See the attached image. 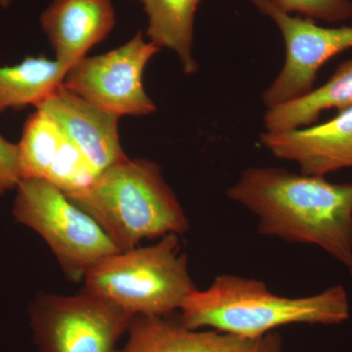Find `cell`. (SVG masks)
<instances>
[{
  "instance_id": "obj_1",
  "label": "cell",
  "mask_w": 352,
  "mask_h": 352,
  "mask_svg": "<svg viewBox=\"0 0 352 352\" xmlns=\"http://www.w3.org/2000/svg\"><path fill=\"white\" fill-rule=\"evenodd\" d=\"M259 220V233L314 245L352 275V183L283 168H251L227 191Z\"/></svg>"
},
{
  "instance_id": "obj_2",
  "label": "cell",
  "mask_w": 352,
  "mask_h": 352,
  "mask_svg": "<svg viewBox=\"0 0 352 352\" xmlns=\"http://www.w3.org/2000/svg\"><path fill=\"white\" fill-rule=\"evenodd\" d=\"M179 311V321L192 330L258 339L289 324L337 325L349 319L351 307L340 285L311 296L287 298L258 280L223 274L208 289H194Z\"/></svg>"
},
{
  "instance_id": "obj_3",
  "label": "cell",
  "mask_w": 352,
  "mask_h": 352,
  "mask_svg": "<svg viewBox=\"0 0 352 352\" xmlns=\"http://www.w3.org/2000/svg\"><path fill=\"white\" fill-rule=\"evenodd\" d=\"M102 227L120 251L146 239L189 229L188 219L159 164L144 159L113 164L82 192L68 196Z\"/></svg>"
},
{
  "instance_id": "obj_4",
  "label": "cell",
  "mask_w": 352,
  "mask_h": 352,
  "mask_svg": "<svg viewBox=\"0 0 352 352\" xmlns=\"http://www.w3.org/2000/svg\"><path fill=\"white\" fill-rule=\"evenodd\" d=\"M177 234L157 244L120 251L104 258L85 276V289L132 316H168L196 289Z\"/></svg>"
},
{
  "instance_id": "obj_5",
  "label": "cell",
  "mask_w": 352,
  "mask_h": 352,
  "mask_svg": "<svg viewBox=\"0 0 352 352\" xmlns=\"http://www.w3.org/2000/svg\"><path fill=\"white\" fill-rule=\"evenodd\" d=\"M16 222L38 233L72 282L120 252L102 227L61 190L41 179H22L13 205Z\"/></svg>"
},
{
  "instance_id": "obj_6",
  "label": "cell",
  "mask_w": 352,
  "mask_h": 352,
  "mask_svg": "<svg viewBox=\"0 0 352 352\" xmlns=\"http://www.w3.org/2000/svg\"><path fill=\"white\" fill-rule=\"evenodd\" d=\"M29 317L38 352H119L134 316L85 289L74 296L43 292Z\"/></svg>"
},
{
  "instance_id": "obj_7",
  "label": "cell",
  "mask_w": 352,
  "mask_h": 352,
  "mask_svg": "<svg viewBox=\"0 0 352 352\" xmlns=\"http://www.w3.org/2000/svg\"><path fill=\"white\" fill-rule=\"evenodd\" d=\"M160 50L152 41H145L139 31L116 50L76 62L67 72L63 85L118 117L151 115L157 106L145 91L143 74Z\"/></svg>"
},
{
  "instance_id": "obj_8",
  "label": "cell",
  "mask_w": 352,
  "mask_h": 352,
  "mask_svg": "<svg viewBox=\"0 0 352 352\" xmlns=\"http://www.w3.org/2000/svg\"><path fill=\"white\" fill-rule=\"evenodd\" d=\"M251 2L277 25L286 45L283 69L263 94V102L267 109L309 94L321 67L331 58L352 48V25L321 27L310 18L291 16L279 10L272 0Z\"/></svg>"
},
{
  "instance_id": "obj_9",
  "label": "cell",
  "mask_w": 352,
  "mask_h": 352,
  "mask_svg": "<svg viewBox=\"0 0 352 352\" xmlns=\"http://www.w3.org/2000/svg\"><path fill=\"white\" fill-rule=\"evenodd\" d=\"M17 145L22 179L45 180L71 196L88 188L99 175L41 111L30 116Z\"/></svg>"
},
{
  "instance_id": "obj_10",
  "label": "cell",
  "mask_w": 352,
  "mask_h": 352,
  "mask_svg": "<svg viewBox=\"0 0 352 352\" xmlns=\"http://www.w3.org/2000/svg\"><path fill=\"white\" fill-rule=\"evenodd\" d=\"M36 108L55 122L98 175L127 159L120 145V117L74 94L63 83Z\"/></svg>"
},
{
  "instance_id": "obj_11",
  "label": "cell",
  "mask_w": 352,
  "mask_h": 352,
  "mask_svg": "<svg viewBox=\"0 0 352 352\" xmlns=\"http://www.w3.org/2000/svg\"><path fill=\"white\" fill-rule=\"evenodd\" d=\"M126 335L119 352H287L277 333L245 339L210 329L192 330L171 315L134 316Z\"/></svg>"
},
{
  "instance_id": "obj_12",
  "label": "cell",
  "mask_w": 352,
  "mask_h": 352,
  "mask_svg": "<svg viewBox=\"0 0 352 352\" xmlns=\"http://www.w3.org/2000/svg\"><path fill=\"white\" fill-rule=\"evenodd\" d=\"M259 142L278 159L295 162L303 175L325 176L352 168V107L321 124L265 131Z\"/></svg>"
},
{
  "instance_id": "obj_13",
  "label": "cell",
  "mask_w": 352,
  "mask_h": 352,
  "mask_svg": "<svg viewBox=\"0 0 352 352\" xmlns=\"http://www.w3.org/2000/svg\"><path fill=\"white\" fill-rule=\"evenodd\" d=\"M56 59L71 68L116 25L112 0H53L41 16Z\"/></svg>"
},
{
  "instance_id": "obj_14",
  "label": "cell",
  "mask_w": 352,
  "mask_h": 352,
  "mask_svg": "<svg viewBox=\"0 0 352 352\" xmlns=\"http://www.w3.org/2000/svg\"><path fill=\"white\" fill-rule=\"evenodd\" d=\"M352 107V60L340 64L327 82L283 105L268 109L266 132H283L312 126L329 109Z\"/></svg>"
},
{
  "instance_id": "obj_15",
  "label": "cell",
  "mask_w": 352,
  "mask_h": 352,
  "mask_svg": "<svg viewBox=\"0 0 352 352\" xmlns=\"http://www.w3.org/2000/svg\"><path fill=\"white\" fill-rule=\"evenodd\" d=\"M148 18L147 36L160 48L175 51L183 71H198L193 57L194 23L201 0H138Z\"/></svg>"
},
{
  "instance_id": "obj_16",
  "label": "cell",
  "mask_w": 352,
  "mask_h": 352,
  "mask_svg": "<svg viewBox=\"0 0 352 352\" xmlns=\"http://www.w3.org/2000/svg\"><path fill=\"white\" fill-rule=\"evenodd\" d=\"M69 71L57 59L25 57L14 66L0 67V115L41 104L64 82Z\"/></svg>"
},
{
  "instance_id": "obj_17",
  "label": "cell",
  "mask_w": 352,
  "mask_h": 352,
  "mask_svg": "<svg viewBox=\"0 0 352 352\" xmlns=\"http://www.w3.org/2000/svg\"><path fill=\"white\" fill-rule=\"evenodd\" d=\"M285 13H300L310 19L342 22L352 18L351 0H272Z\"/></svg>"
},
{
  "instance_id": "obj_18",
  "label": "cell",
  "mask_w": 352,
  "mask_h": 352,
  "mask_svg": "<svg viewBox=\"0 0 352 352\" xmlns=\"http://www.w3.org/2000/svg\"><path fill=\"white\" fill-rule=\"evenodd\" d=\"M21 180L18 145L0 136V196L17 188Z\"/></svg>"
},
{
  "instance_id": "obj_19",
  "label": "cell",
  "mask_w": 352,
  "mask_h": 352,
  "mask_svg": "<svg viewBox=\"0 0 352 352\" xmlns=\"http://www.w3.org/2000/svg\"><path fill=\"white\" fill-rule=\"evenodd\" d=\"M11 3H12V0H0V8H8Z\"/></svg>"
}]
</instances>
